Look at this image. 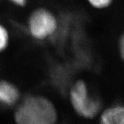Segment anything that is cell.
Returning a JSON list of instances; mask_svg holds the SVG:
<instances>
[{
    "mask_svg": "<svg viewBox=\"0 0 124 124\" xmlns=\"http://www.w3.org/2000/svg\"><path fill=\"white\" fill-rule=\"evenodd\" d=\"M62 22L58 13L50 6H31L23 18V34L32 42L44 44L54 40L61 32Z\"/></svg>",
    "mask_w": 124,
    "mask_h": 124,
    "instance_id": "cell-1",
    "label": "cell"
},
{
    "mask_svg": "<svg viewBox=\"0 0 124 124\" xmlns=\"http://www.w3.org/2000/svg\"><path fill=\"white\" fill-rule=\"evenodd\" d=\"M13 110L14 124H57L59 116L55 103L38 93L23 96Z\"/></svg>",
    "mask_w": 124,
    "mask_h": 124,
    "instance_id": "cell-2",
    "label": "cell"
},
{
    "mask_svg": "<svg viewBox=\"0 0 124 124\" xmlns=\"http://www.w3.org/2000/svg\"><path fill=\"white\" fill-rule=\"evenodd\" d=\"M66 93L71 109L78 117L92 120L100 115L101 101L91 93L85 81L79 79L72 81Z\"/></svg>",
    "mask_w": 124,
    "mask_h": 124,
    "instance_id": "cell-3",
    "label": "cell"
},
{
    "mask_svg": "<svg viewBox=\"0 0 124 124\" xmlns=\"http://www.w3.org/2000/svg\"><path fill=\"white\" fill-rule=\"evenodd\" d=\"M23 95L18 85L6 78H0V107L13 109L21 101Z\"/></svg>",
    "mask_w": 124,
    "mask_h": 124,
    "instance_id": "cell-4",
    "label": "cell"
},
{
    "mask_svg": "<svg viewBox=\"0 0 124 124\" xmlns=\"http://www.w3.org/2000/svg\"><path fill=\"white\" fill-rule=\"evenodd\" d=\"M99 116V124H124V105L111 106L101 112Z\"/></svg>",
    "mask_w": 124,
    "mask_h": 124,
    "instance_id": "cell-5",
    "label": "cell"
},
{
    "mask_svg": "<svg viewBox=\"0 0 124 124\" xmlns=\"http://www.w3.org/2000/svg\"><path fill=\"white\" fill-rule=\"evenodd\" d=\"M14 33L7 23L0 19V57L6 54L13 44Z\"/></svg>",
    "mask_w": 124,
    "mask_h": 124,
    "instance_id": "cell-6",
    "label": "cell"
},
{
    "mask_svg": "<svg viewBox=\"0 0 124 124\" xmlns=\"http://www.w3.org/2000/svg\"><path fill=\"white\" fill-rule=\"evenodd\" d=\"M32 0H4V3L17 11H26L32 6Z\"/></svg>",
    "mask_w": 124,
    "mask_h": 124,
    "instance_id": "cell-7",
    "label": "cell"
},
{
    "mask_svg": "<svg viewBox=\"0 0 124 124\" xmlns=\"http://www.w3.org/2000/svg\"><path fill=\"white\" fill-rule=\"evenodd\" d=\"M90 8L96 10H103L110 7L113 0H84Z\"/></svg>",
    "mask_w": 124,
    "mask_h": 124,
    "instance_id": "cell-8",
    "label": "cell"
},
{
    "mask_svg": "<svg viewBox=\"0 0 124 124\" xmlns=\"http://www.w3.org/2000/svg\"><path fill=\"white\" fill-rule=\"evenodd\" d=\"M119 49L120 55L124 61V33L121 36L119 41Z\"/></svg>",
    "mask_w": 124,
    "mask_h": 124,
    "instance_id": "cell-9",
    "label": "cell"
},
{
    "mask_svg": "<svg viewBox=\"0 0 124 124\" xmlns=\"http://www.w3.org/2000/svg\"><path fill=\"white\" fill-rule=\"evenodd\" d=\"M64 1H70V2H75V1H79V0H64Z\"/></svg>",
    "mask_w": 124,
    "mask_h": 124,
    "instance_id": "cell-10",
    "label": "cell"
},
{
    "mask_svg": "<svg viewBox=\"0 0 124 124\" xmlns=\"http://www.w3.org/2000/svg\"><path fill=\"white\" fill-rule=\"evenodd\" d=\"M3 3H4V0H0V4H1Z\"/></svg>",
    "mask_w": 124,
    "mask_h": 124,
    "instance_id": "cell-11",
    "label": "cell"
},
{
    "mask_svg": "<svg viewBox=\"0 0 124 124\" xmlns=\"http://www.w3.org/2000/svg\"><path fill=\"white\" fill-rule=\"evenodd\" d=\"M57 124H58V123H57Z\"/></svg>",
    "mask_w": 124,
    "mask_h": 124,
    "instance_id": "cell-12",
    "label": "cell"
}]
</instances>
